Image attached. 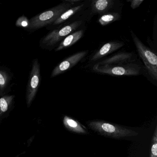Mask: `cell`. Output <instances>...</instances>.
<instances>
[{
  "label": "cell",
  "mask_w": 157,
  "mask_h": 157,
  "mask_svg": "<svg viewBox=\"0 0 157 157\" xmlns=\"http://www.w3.org/2000/svg\"><path fill=\"white\" fill-rule=\"evenodd\" d=\"M70 7L71 4L65 1V2L36 15L30 19L28 23V29L30 30H37L53 24L63 13Z\"/></svg>",
  "instance_id": "6da1fadb"
},
{
  "label": "cell",
  "mask_w": 157,
  "mask_h": 157,
  "mask_svg": "<svg viewBox=\"0 0 157 157\" xmlns=\"http://www.w3.org/2000/svg\"><path fill=\"white\" fill-rule=\"evenodd\" d=\"M88 126L100 134L114 138L137 136V132L122 126L102 121H91Z\"/></svg>",
  "instance_id": "7a4b0ae2"
},
{
  "label": "cell",
  "mask_w": 157,
  "mask_h": 157,
  "mask_svg": "<svg viewBox=\"0 0 157 157\" xmlns=\"http://www.w3.org/2000/svg\"><path fill=\"white\" fill-rule=\"evenodd\" d=\"M131 36L138 53L145 65L149 74L153 79H157V56L146 47L132 32Z\"/></svg>",
  "instance_id": "3957f363"
},
{
  "label": "cell",
  "mask_w": 157,
  "mask_h": 157,
  "mask_svg": "<svg viewBox=\"0 0 157 157\" xmlns=\"http://www.w3.org/2000/svg\"><path fill=\"white\" fill-rule=\"evenodd\" d=\"M94 71L115 76H136L140 72V67L136 64L122 65H99L96 64L93 68Z\"/></svg>",
  "instance_id": "277c9868"
},
{
  "label": "cell",
  "mask_w": 157,
  "mask_h": 157,
  "mask_svg": "<svg viewBox=\"0 0 157 157\" xmlns=\"http://www.w3.org/2000/svg\"><path fill=\"white\" fill-rule=\"evenodd\" d=\"M82 23V21H76L62 28L54 30L42 38L40 41V45L43 48L54 46L75 31Z\"/></svg>",
  "instance_id": "5b68a950"
},
{
  "label": "cell",
  "mask_w": 157,
  "mask_h": 157,
  "mask_svg": "<svg viewBox=\"0 0 157 157\" xmlns=\"http://www.w3.org/2000/svg\"><path fill=\"white\" fill-rule=\"evenodd\" d=\"M41 80L40 65L37 59L33 60L30 72L26 90V101L28 105L32 103L38 90Z\"/></svg>",
  "instance_id": "8992f818"
},
{
  "label": "cell",
  "mask_w": 157,
  "mask_h": 157,
  "mask_svg": "<svg viewBox=\"0 0 157 157\" xmlns=\"http://www.w3.org/2000/svg\"><path fill=\"white\" fill-rule=\"evenodd\" d=\"M88 51H81L69 57L60 62L53 70L51 78L62 74L76 66L88 54Z\"/></svg>",
  "instance_id": "52a82bcc"
},
{
  "label": "cell",
  "mask_w": 157,
  "mask_h": 157,
  "mask_svg": "<svg viewBox=\"0 0 157 157\" xmlns=\"http://www.w3.org/2000/svg\"><path fill=\"white\" fill-rule=\"evenodd\" d=\"M124 45V44L121 42H111L106 43L93 56L90 60L95 61L100 59L101 58L116 51Z\"/></svg>",
  "instance_id": "ba28073f"
},
{
  "label": "cell",
  "mask_w": 157,
  "mask_h": 157,
  "mask_svg": "<svg viewBox=\"0 0 157 157\" xmlns=\"http://www.w3.org/2000/svg\"><path fill=\"white\" fill-rule=\"evenodd\" d=\"M132 54L129 53H121L104 59L97 64L99 65H114L125 63L131 60Z\"/></svg>",
  "instance_id": "9c48e42d"
},
{
  "label": "cell",
  "mask_w": 157,
  "mask_h": 157,
  "mask_svg": "<svg viewBox=\"0 0 157 157\" xmlns=\"http://www.w3.org/2000/svg\"><path fill=\"white\" fill-rule=\"evenodd\" d=\"M83 34V31L80 30L67 36L60 43L59 45L56 48L55 51L57 52L73 45L82 37Z\"/></svg>",
  "instance_id": "30bf717a"
},
{
  "label": "cell",
  "mask_w": 157,
  "mask_h": 157,
  "mask_svg": "<svg viewBox=\"0 0 157 157\" xmlns=\"http://www.w3.org/2000/svg\"><path fill=\"white\" fill-rule=\"evenodd\" d=\"M112 0H97L92 2V11L94 13H102L108 10L113 5Z\"/></svg>",
  "instance_id": "8fae6325"
},
{
  "label": "cell",
  "mask_w": 157,
  "mask_h": 157,
  "mask_svg": "<svg viewBox=\"0 0 157 157\" xmlns=\"http://www.w3.org/2000/svg\"><path fill=\"white\" fill-rule=\"evenodd\" d=\"M63 123L65 127L72 132L80 134L87 133L86 130L82 126L80 123L69 117L65 116L63 120Z\"/></svg>",
  "instance_id": "7c38bea8"
},
{
  "label": "cell",
  "mask_w": 157,
  "mask_h": 157,
  "mask_svg": "<svg viewBox=\"0 0 157 157\" xmlns=\"http://www.w3.org/2000/svg\"><path fill=\"white\" fill-rule=\"evenodd\" d=\"M83 6H84L83 4H81V5H78V6H76V7L70 8L69 10H67L66 11L63 13L57 19L56 21L53 23L52 25H56L64 22L65 21L67 20L69 18H70L71 16L74 15L76 13L78 12L81 10L83 8Z\"/></svg>",
  "instance_id": "4fadbf2b"
},
{
  "label": "cell",
  "mask_w": 157,
  "mask_h": 157,
  "mask_svg": "<svg viewBox=\"0 0 157 157\" xmlns=\"http://www.w3.org/2000/svg\"><path fill=\"white\" fill-rule=\"evenodd\" d=\"M120 17V14L117 13H106L101 16L98 21L101 25L105 26L111 23L119 20Z\"/></svg>",
  "instance_id": "5bb4252c"
},
{
  "label": "cell",
  "mask_w": 157,
  "mask_h": 157,
  "mask_svg": "<svg viewBox=\"0 0 157 157\" xmlns=\"http://www.w3.org/2000/svg\"><path fill=\"white\" fill-rule=\"evenodd\" d=\"M13 97V95H6L0 98V115L8 110Z\"/></svg>",
  "instance_id": "9a60e30c"
},
{
  "label": "cell",
  "mask_w": 157,
  "mask_h": 157,
  "mask_svg": "<svg viewBox=\"0 0 157 157\" xmlns=\"http://www.w3.org/2000/svg\"><path fill=\"white\" fill-rule=\"evenodd\" d=\"M9 77L8 74L3 71L0 70V90L2 92L5 90L8 84Z\"/></svg>",
  "instance_id": "2e32d148"
},
{
  "label": "cell",
  "mask_w": 157,
  "mask_h": 157,
  "mask_svg": "<svg viewBox=\"0 0 157 157\" xmlns=\"http://www.w3.org/2000/svg\"><path fill=\"white\" fill-rule=\"evenodd\" d=\"M150 157H157V130L155 128L151 150Z\"/></svg>",
  "instance_id": "e0dca14e"
},
{
  "label": "cell",
  "mask_w": 157,
  "mask_h": 157,
  "mask_svg": "<svg viewBox=\"0 0 157 157\" xmlns=\"http://www.w3.org/2000/svg\"><path fill=\"white\" fill-rule=\"evenodd\" d=\"M143 0H132V1H128L130 3V7L133 10H135L138 8L140 4L143 2Z\"/></svg>",
  "instance_id": "ac0fdd59"
},
{
  "label": "cell",
  "mask_w": 157,
  "mask_h": 157,
  "mask_svg": "<svg viewBox=\"0 0 157 157\" xmlns=\"http://www.w3.org/2000/svg\"><path fill=\"white\" fill-rule=\"evenodd\" d=\"M80 0H66L65 2L70 3V4H74L75 3L80 2Z\"/></svg>",
  "instance_id": "d6986e66"
}]
</instances>
